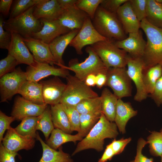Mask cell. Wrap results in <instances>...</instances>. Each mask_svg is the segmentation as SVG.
I'll return each mask as SVG.
<instances>
[{
    "mask_svg": "<svg viewBox=\"0 0 162 162\" xmlns=\"http://www.w3.org/2000/svg\"><path fill=\"white\" fill-rule=\"evenodd\" d=\"M132 10L141 22L146 18V0H129Z\"/></svg>",
    "mask_w": 162,
    "mask_h": 162,
    "instance_id": "60d3db41",
    "label": "cell"
},
{
    "mask_svg": "<svg viewBox=\"0 0 162 162\" xmlns=\"http://www.w3.org/2000/svg\"><path fill=\"white\" fill-rule=\"evenodd\" d=\"M63 10L57 0H41L34 6L33 14L38 20H53L58 19Z\"/></svg>",
    "mask_w": 162,
    "mask_h": 162,
    "instance_id": "ffe728a7",
    "label": "cell"
},
{
    "mask_svg": "<svg viewBox=\"0 0 162 162\" xmlns=\"http://www.w3.org/2000/svg\"><path fill=\"white\" fill-rule=\"evenodd\" d=\"M61 7L65 9L76 5L78 0H57Z\"/></svg>",
    "mask_w": 162,
    "mask_h": 162,
    "instance_id": "f5cc1de1",
    "label": "cell"
},
{
    "mask_svg": "<svg viewBox=\"0 0 162 162\" xmlns=\"http://www.w3.org/2000/svg\"><path fill=\"white\" fill-rule=\"evenodd\" d=\"M15 120V118L6 115L2 111H0V144L4 138L3 135L5 131L9 129L11 126L10 124Z\"/></svg>",
    "mask_w": 162,
    "mask_h": 162,
    "instance_id": "7bdbcfd3",
    "label": "cell"
},
{
    "mask_svg": "<svg viewBox=\"0 0 162 162\" xmlns=\"http://www.w3.org/2000/svg\"><path fill=\"white\" fill-rule=\"evenodd\" d=\"M40 20L43 24V28L40 31L34 34L32 38L40 40L49 44L57 37L71 30L63 26L58 19Z\"/></svg>",
    "mask_w": 162,
    "mask_h": 162,
    "instance_id": "d6986e66",
    "label": "cell"
},
{
    "mask_svg": "<svg viewBox=\"0 0 162 162\" xmlns=\"http://www.w3.org/2000/svg\"><path fill=\"white\" fill-rule=\"evenodd\" d=\"M80 30L74 29L60 35L49 44L51 53L57 63V65H64L62 55L66 48L78 33Z\"/></svg>",
    "mask_w": 162,
    "mask_h": 162,
    "instance_id": "603a6c76",
    "label": "cell"
},
{
    "mask_svg": "<svg viewBox=\"0 0 162 162\" xmlns=\"http://www.w3.org/2000/svg\"><path fill=\"white\" fill-rule=\"evenodd\" d=\"M145 19L153 26L162 28V3L156 0H146Z\"/></svg>",
    "mask_w": 162,
    "mask_h": 162,
    "instance_id": "f546056e",
    "label": "cell"
},
{
    "mask_svg": "<svg viewBox=\"0 0 162 162\" xmlns=\"http://www.w3.org/2000/svg\"><path fill=\"white\" fill-rule=\"evenodd\" d=\"M65 79L66 87L61 104L76 106L84 99L99 96L91 87L75 76L70 74Z\"/></svg>",
    "mask_w": 162,
    "mask_h": 162,
    "instance_id": "52a82bcc",
    "label": "cell"
},
{
    "mask_svg": "<svg viewBox=\"0 0 162 162\" xmlns=\"http://www.w3.org/2000/svg\"><path fill=\"white\" fill-rule=\"evenodd\" d=\"M105 86L110 88L118 99L131 95V80L128 76L127 69L124 68H111L106 74Z\"/></svg>",
    "mask_w": 162,
    "mask_h": 162,
    "instance_id": "ba28073f",
    "label": "cell"
},
{
    "mask_svg": "<svg viewBox=\"0 0 162 162\" xmlns=\"http://www.w3.org/2000/svg\"><path fill=\"white\" fill-rule=\"evenodd\" d=\"M117 129L116 123L109 121L102 112L98 121L88 134L78 143L72 155L89 149L101 151L104 149V139H116L118 134Z\"/></svg>",
    "mask_w": 162,
    "mask_h": 162,
    "instance_id": "6da1fadb",
    "label": "cell"
},
{
    "mask_svg": "<svg viewBox=\"0 0 162 162\" xmlns=\"http://www.w3.org/2000/svg\"><path fill=\"white\" fill-rule=\"evenodd\" d=\"M116 15L126 34L139 31L140 22L134 13L129 0L119 8Z\"/></svg>",
    "mask_w": 162,
    "mask_h": 162,
    "instance_id": "44dd1931",
    "label": "cell"
},
{
    "mask_svg": "<svg viewBox=\"0 0 162 162\" xmlns=\"http://www.w3.org/2000/svg\"><path fill=\"white\" fill-rule=\"evenodd\" d=\"M2 15L0 17V48L8 50L10 46L12 38L11 33L5 30L3 28L4 22Z\"/></svg>",
    "mask_w": 162,
    "mask_h": 162,
    "instance_id": "b9f144b4",
    "label": "cell"
},
{
    "mask_svg": "<svg viewBox=\"0 0 162 162\" xmlns=\"http://www.w3.org/2000/svg\"><path fill=\"white\" fill-rule=\"evenodd\" d=\"M36 138L40 143L43 149L42 155L38 162H74L70 155L63 151L61 146L58 151L52 148L43 141L38 132Z\"/></svg>",
    "mask_w": 162,
    "mask_h": 162,
    "instance_id": "d4e9b609",
    "label": "cell"
},
{
    "mask_svg": "<svg viewBox=\"0 0 162 162\" xmlns=\"http://www.w3.org/2000/svg\"><path fill=\"white\" fill-rule=\"evenodd\" d=\"M127 65L128 74L134 83L136 88L134 99L136 101L141 102L146 99L148 95L143 82V70L145 64L142 57H133L128 54Z\"/></svg>",
    "mask_w": 162,
    "mask_h": 162,
    "instance_id": "8fae6325",
    "label": "cell"
},
{
    "mask_svg": "<svg viewBox=\"0 0 162 162\" xmlns=\"http://www.w3.org/2000/svg\"><path fill=\"white\" fill-rule=\"evenodd\" d=\"M34 7L16 17L4 21L5 30L18 34L23 38H32L33 34L40 31L43 27L41 21L33 15Z\"/></svg>",
    "mask_w": 162,
    "mask_h": 162,
    "instance_id": "5b68a950",
    "label": "cell"
},
{
    "mask_svg": "<svg viewBox=\"0 0 162 162\" xmlns=\"http://www.w3.org/2000/svg\"><path fill=\"white\" fill-rule=\"evenodd\" d=\"M13 2L12 0H0V12L2 15L5 16L8 15Z\"/></svg>",
    "mask_w": 162,
    "mask_h": 162,
    "instance_id": "681fc988",
    "label": "cell"
},
{
    "mask_svg": "<svg viewBox=\"0 0 162 162\" xmlns=\"http://www.w3.org/2000/svg\"><path fill=\"white\" fill-rule=\"evenodd\" d=\"M91 46L107 68H124L127 65L128 53L118 48L114 41H101Z\"/></svg>",
    "mask_w": 162,
    "mask_h": 162,
    "instance_id": "8992f818",
    "label": "cell"
},
{
    "mask_svg": "<svg viewBox=\"0 0 162 162\" xmlns=\"http://www.w3.org/2000/svg\"><path fill=\"white\" fill-rule=\"evenodd\" d=\"M19 94L25 99L35 104H45L43 98L42 86L40 82L26 81L22 86Z\"/></svg>",
    "mask_w": 162,
    "mask_h": 162,
    "instance_id": "484cf974",
    "label": "cell"
},
{
    "mask_svg": "<svg viewBox=\"0 0 162 162\" xmlns=\"http://www.w3.org/2000/svg\"><path fill=\"white\" fill-rule=\"evenodd\" d=\"M156 1L158 3H162V0H156Z\"/></svg>",
    "mask_w": 162,
    "mask_h": 162,
    "instance_id": "11a10c76",
    "label": "cell"
},
{
    "mask_svg": "<svg viewBox=\"0 0 162 162\" xmlns=\"http://www.w3.org/2000/svg\"><path fill=\"white\" fill-rule=\"evenodd\" d=\"M27 80L25 72L20 67L1 77L0 102H7L15 94H19L22 86Z\"/></svg>",
    "mask_w": 162,
    "mask_h": 162,
    "instance_id": "9c48e42d",
    "label": "cell"
},
{
    "mask_svg": "<svg viewBox=\"0 0 162 162\" xmlns=\"http://www.w3.org/2000/svg\"><path fill=\"white\" fill-rule=\"evenodd\" d=\"M131 140L130 137L121 139L116 140L114 139L110 143L112 148L114 152L115 155L122 153L123 151L127 145L130 142Z\"/></svg>",
    "mask_w": 162,
    "mask_h": 162,
    "instance_id": "bcb514c9",
    "label": "cell"
},
{
    "mask_svg": "<svg viewBox=\"0 0 162 162\" xmlns=\"http://www.w3.org/2000/svg\"><path fill=\"white\" fill-rule=\"evenodd\" d=\"M35 138L29 136H23L18 133L11 127L7 130L2 142L7 150L17 152L22 149L28 150L35 144Z\"/></svg>",
    "mask_w": 162,
    "mask_h": 162,
    "instance_id": "9a60e30c",
    "label": "cell"
},
{
    "mask_svg": "<svg viewBox=\"0 0 162 162\" xmlns=\"http://www.w3.org/2000/svg\"><path fill=\"white\" fill-rule=\"evenodd\" d=\"M128 0H102L100 5L107 11L116 14L119 8Z\"/></svg>",
    "mask_w": 162,
    "mask_h": 162,
    "instance_id": "ee69618b",
    "label": "cell"
},
{
    "mask_svg": "<svg viewBox=\"0 0 162 162\" xmlns=\"http://www.w3.org/2000/svg\"><path fill=\"white\" fill-rule=\"evenodd\" d=\"M160 132L162 133V128L160 130Z\"/></svg>",
    "mask_w": 162,
    "mask_h": 162,
    "instance_id": "6f0895ef",
    "label": "cell"
},
{
    "mask_svg": "<svg viewBox=\"0 0 162 162\" xmlns=\"http://www.w3.org/2000/svg\"><path fill=\"white\" fill-rule=\"evenodd\" d=\"M114 42L118 48L135 58L142 57L146 43L140 30L137 32L129 33L128 36L124 39L114 41Z\"/></svg>",
    "mask_w": 162,
    "mask_h": 162,
    "instance_id": "2e32d148",
    "label": "cell"
},
{
    "mask_svg": "<svg viewBox=\"0 0 162 162\" xmlns=\"http://www.w3.org/2000/svg\"><path fill=\"white\" fill-rule=\"evenodd\" d=\"M38 117L30 116L24 118L15 129L18 133L22 136L36 138Z\"/></svg>",
    "mask_w": 162,
    "mask_h": 162,
    "instance_id": "836d02e7",
    "label": "cell"
},
{
    "mask_svg": "<svg viewBox=\"0 0 162 162\" xmlns=\"http://www.w3.org/2000/svg\"><path fill=\"white\" fill-rule=\"evenodd\" d=\"M107 80L106 74L100 73L96 75V86L98 88H101L105 86Z\"/></svg>",
    "mask_w": 162,
    "mask_h": 162,
    "instance_id": "816d5d0a",
    "label": "cell"
},
{
    "mask_svg": "<svg viewBox=\"0 0 162 162\" xmlns=\"http://www.w3.org/2000/svg\"><path fill=\"white\" fill-rule=\"evenodd\" d=\"M130 162H134V160L131 161Z\"/></svg>",
    "mask_w": 162,
    "mask_h": 162,
    "instance_id": "680465c9",
    "label": "cell"
},
{
    "mask_svg": "<svg viewBox=\"0 0 162 162\" xmlns=\"http://www.w3.org/2000/svg\"><path fill=\"white\" fill-rule=\"evenodd\" d=\"M88 16L86 13L75 5L64 9L58 20L63 26L71 30H80Z\"/></svg>",
    "mask_w": 162,
    "mask_h": 162,
    "instance_id": "7402d4cb",
    "label": "cell"
},
{
    "mask_svg": "<svg viewBox=\"0 0 162 162\" xmlns=\"http://www.w3.org/2000/svg\"><path fill=\"white\" fill-rule=\"evenodd\" d=\"M18 64L16 60L11 55L8 54L5 58L0 61V78L14 70Z\"/></svg>",
    "mask_w": 162,
    "mask_h": 162,
    "instance_id": "ab89813d",
    "label": "cell"
},
{
    "mask_svg": "<svg viewBox=\"0 0 162 162\" xmlns=\"http://www.w3.org/2000/svg\"><path fill=\"white\" fill-rule=\"evenodd\" d=\"M100 96L101 112L109 121L113 122L118 99L106 88L103 89Z\"/></svg>",
    "mask_w": 162,
    "mask_h": 162,
    "instance_id": "4316f807",
    "label": "cell"
},
{
    "mask_svg": "<svg viewBox=\"0 0 162 162\" xmlns=\"http://www.w3.org/2000/svg\"><path fill=\"white\" fill-rule=\"evenodd\" d=\"M44 103L50 106L60 103L66 87L58 76L41 81Z\"/></svg>",
    "mask_w": 162,
    "mask_h": 162,
    "instance_id": "5bb4252c",
    "label": "cell"
},
{
    "mask_svg": "<svg viewBox=\"0 0 162 162\" xmlns=\"http://www.w3.org/2000/svg\"><path fill=\"white\" fill-rule=\"evenodd\" d=\"M158 106L162 102V75L157 82L153 93L149 95Z\"/></svg>",
    "mask_w": 162,
    "mask_h": 162,
    "instance_id": "7dc6e473",
    "label": "cell"
},
{
    "mask_svg": "<svg viewBox=\"0 0 162 162\" xmlns=\"http://www.w3.org/2000/svg\"><path fill=\"white\" fill-rule=\"evenodd\" d=\"M54 128L52 120L50 107L48 105L42 114L38 117L36 129L42 132L46 141Z\"/></svg>",
    "mask_w": 162,
    "mask_h": 162,
    "instance_id": "d6a6232c",
    "label": "cell"
},
{
    "mask_svg": "<svg viewBox=\"0 0 162 162\" xmlns=\"http://www.w3.org/2000/svg\"><path fill=\"white\" fill-rule=\"evenodd\" d=\"M162 75V66L160 64L143 69V82L148 95L153 92L156 83Z\"/></svg>",
    "mask_w": 162,
    "mask_h": 162,
    "instance_id": "4dcf8cb0",
    "label": "cell"
},
{
    "mask_svg": "<svg viewBox=\"0 0 162 162\" xmlns=\"http://www.w3.org/2000/svg\"><path fill=\"white\" fill-rule=\"evenodd\" d=\"M148 144L147 141L143 138H140L139 139L137 145L136 155L134 162H153V158H148L142 153V149Z\"/></svg>",
    "mask_w": 162,
    "mask_h": 162,
    "instance_id": "f6af8a7d",
    "label": "cell"
},
{
    "mask_svg": "<svg viewBox=\"0 0 162 162\" xmlns=\"http://www.w3.org/2000/svg\"><path fill=\"white\" fill-rule=\"evenodd\" d=\"M25 73L27 80L37 82L50 76L66 78L70 74L69 70L64 68L56 67L48 63L36 61L34 64L27 67Z\"/></svg>",
    "mask_w": 162,
    "mask_h": 162,
    "instance_id": "7c38bea8",
    "label": "cell"
},
{
    "mask_svg": "<svg viewBox=\"0 0 162 162\" xmlns=\"http://www.w3.org/2000/svg\"><path fill=\"white\" fill-rule=\"evenodd\" d=\"M92 21L98 32L109 40L119 41L127 37L116 14L107 11L100 5Z\"/></svg>",
    "mask_w": 162,
    "mask_h": 162,
    "instance_id": "3957f363",
    "label": "cell"
},
{
    "mask_svg": "<svg viewBox=\"0 0 162 162\" xmlns=\"http://www.w3.org/2000/svg\"><path fill=\"white\" fill-rule=\"evenodd\" d=\"M23 39L36 62L48 63L53 66L54 64L57 65L49 44L34 38Z\"/></svg>",
    "mask_w": 162,
    "mask_h": 162,
    "instance_id": "ac0fdd59",
    "label": "cell"
},
{
    "mask_svg": "<svg viewBox=\"0 0 162 162\" xmlns=\"http://www.w3.org/2000/svg\"><path fill=\"white\" fill-rule=\"evenodd\" d=\"M79 133L74 135L67 133L58 128L54 129L46 143L50 147L56 150L64 143L72 142H76L83 138Z\"/></svg>",
    "mask_w": 162,
    "mask_h": 162,
    "instance_id": "83f0119b",
    "label": "cell"
},
{
    "mask_svg": "<svg viewBox=\"0 0 162 162\" xmlns=\"http://www.w3.org/2000/svg\"><path fill=\"white\" fill-rule=\"evenodd\" d=\"M102 0H78L76 7L86 13L92 20Z\"/></svg>",
    "mask_w": 162,
    "mask_h": 162,
    "instance_id": "f35d334b",
    "label": "cell"
},
{
    "mask_svg": "<svg viewBox=\"0 0 162 162\" xmlns=\"http://www.w3.org/2000/svg\"><path fill=\"white\" fill-rule=\"evenodd\" d=\"M161 157V162H162V155Z\"/></svg>",
    "mask_w": 162,
    "mask_h": 162,
    "instance_id": "9f6ffc18",
    "label": "cell"
},
{
    "mask_svg": "<svg viewBox=\"0 0 162 162\" xmlns=\"http://www.w3.org/2000/svg\"><path fill=\"white\" fill-rule=\"evenodd\" d=\"M18 155L17 152L6 149L2 143L0 144V162H15V157Z\"/></svg>",
    "mask_w": 162,
    "mask_h": 162,
    "instance_id": "c3c4849f",
    "label": "cell"
},
{
    "mask_svg": "<svg viewBox=\"0 0 162 162\" xmlns=\"http://www.w3.org/2000/svg\"><path fill=\"white\" fill-rule=\"evenodd\" d=\"M137 113V111L134 110L130 102H124L121 99H118L114 122L120 133L122 134L125 133L128 121Z\"/></svg>",
    "mask_w": 162,
    "mask_h": 162,
    "instance_id": "cb8c5ba5",
    "label": "cell"
},
{
    "mask_svg": "<svg viewBox=\"0 0 162 162\" xmlns=\"http://www.w3.org/2000/svg\"><path fill=\"white\" fill-rule=\"evenodd\" d=\"M161 105H162V103H161Z\"/></svg>",
    "mask_w": 162,
    "mask_h": 162,
    "instance_id": "91938a15",
    "label": "cell"
},
{
    "mask_svg": "<svg viewBox=\"0 0 162 162\" xmlns=\"http://www.w3.org/2000/svg\"><path fill=\"white\" fill-rule=\"evenodd\" d=\"M85 51L88 56L84 61L80 62L77 58H73L69 61L68 66L61 65L59 67L73 72L75 76L83 82L89 75H96L100 73L106 74L108 69L92 47L87 46Z\"/></svg>",
    "mask_w": 162,
    "mask_h": 162,
    "instance_id": "277c9868",
    "label": "cell"
},
{
    "mask_svg": "<svg viewBox=\"0 0 162 162\" xmlns=\"http://www.w3.org/2000/svg\"><path fill=\"white\" fill-rule=\"evenodd\" d=\"M101 113L80 114V133L83 137H85L98 121Z\"/></svg>",
    "mask_w": 162,
    "mask_h": 162,
    "instance_id": "e575fe53",
    "label": "cell"
},
{
    "mask_svg": "<svg viewBox=\"0 0 162 162\" xmlns=\"http://www.w3.org/2000/svg\"><path fill=\"white\" fill-rule=\"evenodd\" d=\"M68 117L71 130L79 133L80 131V115L76 106L61 104Z\"/></svg>",
    "mask_w": 162,
    "mask_h": 162,
    "instance_id": "74e56055",
    "label": "cell"
},
{
    "mask_svg": "<svg viewBox=\"0 0 162 162\" xmlns=\"http://www.w3.org/2000/svg\"><path fill=\"white\" fill-rule=\"evenodd\" d=\"M109 40L101 36L96 30L89 16L85 19L84 24L69 45L73 47L76 53H83L82 49L85 46L92 45L99 41Z\"/></svg>",
    "mask_w": 162,
    "mask_h": 162,
    "instance_id": "30bf717a",
    "label": "cell"
},
{
    "mask_svg": "<svg viewBox=\"0 0 162 162\" xmlns=\"http://www.w3.org/2000/svg\"><path fill=\"white\" fill-rule=\"evenodd\" d=\"M151 154L154 156L162 155V133L153 131L147 138Z\"/></svg>",
    "mask_w": 162,
    "mask_h": 162,
    "instance_id": "d590c367",
    "label": "cell"
},
{
    "mask_svg": "<svg viewBox=\"0 0 162 162\" xmlns=\"http://www.w3.org/2000/svg\"><path fill=\"white\" fill-rule=\"evenodd\" d=\"M115 155L114 152L110 143L106 146L103 155L98 160V162H106L108 160H111Z\"/></svg>",
    "mask_w": 162,
    "mask_h": 162,
    "instance_id": "f907efd6",
    "label": "cell"
},
{
    "mask_svg": "<svg viewBox=\"0 0 162 162\" xmlns=\"http://www.w3.org/2000/svg\"><path fill=\"white\" fill-rule=\"evenodd\" d=\"M96 75L91 74L87 76L84 82L88 86L93 87L96 86Z\"/></svg>",
    "mask_w": 162,
    "mask_h": 162,
    "instance_id": "db71d44e",
    "label": "cell"
},
{
    "mask_svg": "<svg viewBox=\"0 0 162 162\" xmlns=\"http://www.w3.org/2000/svg\"><path fill=\"white\" fill-rule=\"evenodd\" d=\"M41 0H16L14 1L9 18L16 17L34 6Z\"/></svg>",
    "mask_w": 162,
    "mask_h": 162,
    "instance_id": "8d00e7d4",
    "label": "cell"
},
{
    "mask_svg": "<svg viewBox=\"0 0 162 162\" xmlns=\"http://www.w3.org/2000/svg\"><path fill=\"white\" fill-rule=\"evenodd\" d=\"M11 33V40L8 50V54L13 56L19 64H25L28 66L34 64L35 61L26 45L23 38L18 34Z\"/></svg>",
    "mask_w": 162,
    "mask_h": 162,
    "instance_id": "e0dca14e",
    "label": "cell"
},
{
    "mask_svg": "<svg viewBox=\"0 0 162 162\" xmlns=\"http://www.w3.org/2000/svg\"><path fill=\"white\" fill-rule=\"evenodd\" d=\"M140 28L146 36V42L142 58L144 69L159 64L162 66V28L150 24L146 19L140 22Z\"/></svg>",
    "mask_w": 162,
    "mask_h": 162,
    "instance_id": "7a4b0ae2",
    "label": "cell"
},
{
    "mask_svg": "<svg viewBox=\"0 0 162 162\" xmlns=\"http://www.w3.org/2000/svg\"><path fill=\"white\" fill-rule=\"evenodd\" d=\"M101 99L100 96L88 98L80 101L76 106L80 114L101 113Z\"/></svg>",
    "mask_w": 162,
    "mask_h": 162,
    "instance_id": "1f68e13d",
    "label": "cell"
},
{
    "mask_svg": "<svg viewBox=\"0 0 162 162\" xmlns=\"http://www.w3.org/2000/svg\"><path fill=\"white\" fill-rule=\"evenodd\" d=\"M48 105L46 104H37L22 96H17L14 100L11 115L15 120L18 121L28 117H38L42 114Z\"/></svg>",
    "mask_w": 162,
    "mask_h": 162,
    "instance_id": "4fadbf2b",
    "label": "cell"
},
{
    "mask_svg": "<svg viewBox=\"0 0 162 162\" xmlns=\"http://www.w3.org/2000/svg\"><path fill=\"white\" fill-rule=\"evenodd\" d=\"M52 121L56 128L69 134L72 132L70 122L61 103L50 106Z\"/></svg>",
    "mask_w": 162,
    "mask_h": 162,
    "instance_id": "f1b7e54d",
    "label": "cell"
}]
</instances>
